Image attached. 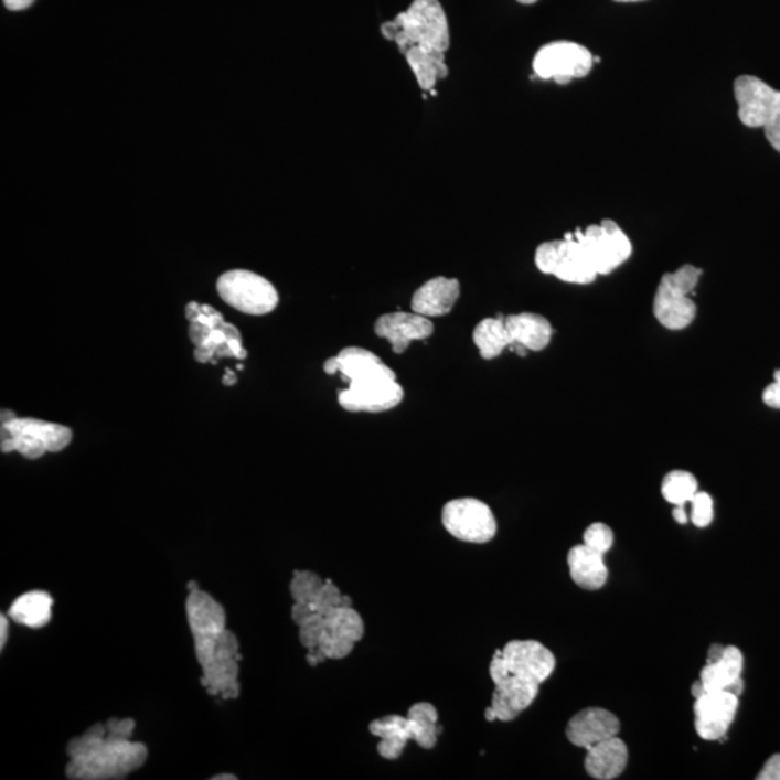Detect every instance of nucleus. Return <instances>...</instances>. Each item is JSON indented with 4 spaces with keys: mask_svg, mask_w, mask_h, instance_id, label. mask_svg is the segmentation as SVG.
<instances>
[{
    "mask_svg": "<svg viewBox=\"0 0 780 780\" xmlns=\"http://www.w3.org/2000/svg\"><path fill=\"white\" fill-rule=\"evenodd\" d=\"M186 618L194 638L195 656L203 670L201 685L210 695L236 699L241 694V644L226 628V610L203 590L191 591Z\"/></svg>",
    "mask_w": 780,
    "mask_h": 780,
    "instance_id": "nucleus-1",
    "label": "nucleus"
},
{
    "mask_svg": "<svg viewBox=\"0 0 780 780\" xmlns=\"http://www.w3.org/2000/svg\"><path fill=\"white\" fill-rule=\"evenodd\" d=\"M132 718H110L95 724L83 736L68 742L65 774L74 780L125 779L142 768L148 758L143 742L132 740Z\"/></svg>",
    "mask_w": 780,
    "mask_h": 780,
    "instance_id": "nucleus-2",
    "label": "nucleus"
},
{
    "mask_svg": "<svg viewBox=\"0 0 780 780\" xmlns=\"http://www.w3.org/2000/svg\"><path fill=\"white\" fill-rule=\"evenodd\" d=\"M381 31L404 54L414 46L440 50L444 53L450 49V28L438 0H414L394 21L383 23Z\"/></svg>",
    "mask_w": 780,
    "mask_h": 780,
    "instance_id": "nucleus-3",
    "label": "nucleus"
},
{
    "mask_svg": "<svg viewBox=\"0 0 780 780\" xmlns=\"http://www.w3.org/2000/svg\"><path fill=\"white\" fill-rule=\"evenodd\" d=\"M703 275V269L684 265L675 273L663 275L653 298V316L671 331L688 329L697 317V303L691 298Z\"/></svg>",
    "mask_w": 780,
    "mask_h": 780,
    "instance_id": "nucleus-4",
    "label": "nucleus"
},
{
    "mask_svg": "<svg viewBox=\"0 0 780 780\" xmlns=\"http://www.w3.org/2000/svg\"><path fill=\"white\" fill-rule=\"evenodd\" d=\"M535 265L542 274L567 284L588 285L599 277L586 246L573 233L560 241L542 243L536 249Z\"/></svg>",
    "mask_w": 780,
    "mask_h": 780,
    "instance_id": "nucleus-5",
    "label": "nucleus"
},
{
    "mask_svg": "<svg viewBox=\"0 0 780 780\" xmlns=\"http://www.w3.org/2000/svg\"><path fill=\"white\" fill-rule=\"evenodd\" d=\"M555 666L554 653L541 642L512 641L494 652L489 671L494 684L509 675L542 684L554 674Z\"/></svg>",
    "mask_w": 780,
    "mask_h": 780,
    "instance_id": "nucleus-6",
    "label": "nucleus"
},
{
    "mask_svg": "<svg viewBox=\"0 0 780 780\" xmlns=\"http://www.w3.org/2000/svg\"><path fill=\"white\" fill-rule=\"evenodd\" d=\"M222 300L249 316H265L278 307L279 296L274 285L250 270H228L217 280Z\"/></svg>",
    "mask_w": 780,
    "mask_h": 780,
    "instance_id": "nucleus-7",
    "label": "nucleus"
},
{
    "mask_svg": "<svg viewBox=\"0 0 780 780\" xmlns=\"http://www.w3.org/2000/svg\"><path fill=\"white\" fill-rule=\"evenodd\" d=\"M339 391V404L349 413H385L404 400V387L396 382L394 373L357 377Z\"/></svg>",
    "mask_w": 780,
    "mask_h": 780,
    "instance_id": "nucleus-8",
    "label": "nucleus"
},
{
    "mask_svg": "<svg viewBox=\"0 0 780 780\" xmlns=\"http://www.w3.org/2000/svg\"><path fill=\"white\" fill-rule=\"evenodd\" d=\"M573 235L586 246L599 277L620 268L633 254L632 242L623 228L610 218L600 224H591L584 231L577 228Z\"/></svg>",
    "mask_w": 780,
    "mask_h": 780,
    "instance_id": "nucleus-9",
    "label": "nucleus"
},
{
    "mask_svg": "<svg viewBox=\"0 0 780 780\" xmlns=\"http://www.w3.org/2000/svg\"><path fill=\"white\" fill-rule=\"evenodd\" d=\"M595 64L591 51L571 41H555L542 46L534 58V72L542 81L568 84L588 76Z\"/></svg>",
    "mask_w": 780,
    "mask_h": 780,
    "instance_id": "nucleus-10",
    "label": "nucleus"
},
{
    "mask_svg": "<svg viewBox=\"0 0 780 780\" xmlns=\"http://www.w3.org/2000/svg\"><path fill=\"white\" fill-rule=\"evenodd\" d=\"M442 525L456 539L488 544L496 536L498 522L492 509L473 498L456 499L442 509Z\"/></svg>",
    "mask_w": 780,
    "mask_h": 780,
    "instance_id": "nucleus-11",
    "label": "nucleus"
},
{
    "mask_svg": "<svg viewBox=\"0 0 780 780\" xmlns=\"http://www.w3.org/2000/svg\"><path fill=\"white\" fill-rule=\"evenodd\" d=\"M742 667L745 658L739 648L714 644L708 652L707 665L701 670L699 680L694 682L691 693L694 698L717 691H730L740 695L745 688L741 680Z\"/></svg>",
    "mask_w": 780,
    "mask_h": 780,
    "instance_id": "nucleus-12",
    "label": "nucleus"
},
{
    "mask_svg": "<svg viewBox=\"0 0 780 780\" xmlns=\"http://www.w3.org/2000/svg\"><path fill=\"white\" fill-rule=\"evenodd\" d=\"M739 118L747 128H765L780 111V92L755 76H740L735 82Z\"/></svg>",
    "mask_w": 780,
    "mask_h": 780,
    "instance_id": "nucleus-13",
    "label": "nucleus"
},
{
    "mask_svg": "<svg viewBox=\"0 0 780 780\" xmlns=\"http://www.w3.org/2000/svg\"><path fill=\"white\" fill-rule=\"evenodd\" d=\"M737 709H739V695L730 691L704 693L695 698V730L701 739L723 740L735 722Z\"/></svg>",
    "mask_w": 780,
    "mask_h": 780,
    "instance_id": "nucleus-14",
    "label": "nucleus"
},
{
    "mask_svg": "<svg viewBox=\"0 0 780 780\" xmlns=\"http://www.w3.org/2000/svg\"><path fill=\"white\" fill-rule=\"evenodd\" d=\"M620 722L613 713L605 708L588 707L581 709L567 724V739L580 749H591L599 742L619 736Z\"/></svg>",
    "mask_w": 780,
    "mask_h": 780,
    "instance_id": "nucleus-15",
    "label": "nucleus"
},
{
    "mask_svg": "<svg viewBox=\"0 0 780 780\" xmlns=\"http://www.w3.org/2000/svg\"><path fill=\"white\" fill-rule=\"evenodd\" d=\"M375 333L389 341L396 354H404L413 341L431 338L432 321L417 312H391L377 319Z\"/></svg>",
    "mask_w": 780,
    "mask_h": 780,
    "instance_id": "nucleus-16",
    "label": "nucleus"
},
{
    "mask_svg": "<svg viewBox=\"0 0 780 780\" xmlns=\"http://www.w3.org/2000/svg\"><path fill=\"white\" fill-rule=\"evenodd\" d=\"M511 335L513 352L525 356L526 352H542L553 340L554 329L544 316L534 312L504 317Z\"/></svg>",
    "mask_w": 780,
    "mask_h": 780,
    "instance_id": "nucleus-17",
    "label": "nucleus"
},
{
    "mask_svg": "<svg viewBox=\"0 0 780 780\" xmlns=\"http://www.w3.org/2000/svg\"><path fill=\"white\" fill-rule=\"evenodd\" d=\"M460 298V282L457 279L437 277L415 291L410 308L419 316L434 319L450 314Z\"/></svg>",
    "mask_w": 780,
    "mask_h": 780,
    "instance_id": "nucleus-18",
    "label": "nucleus"
},
{
    "mask_svg": "<svg viewBox=\"0 0 780 780\" xmlns=\"http://www.w3.org/2000/svg\"><path fill=\"white\" fill-rule=\"evenodd\" d=\"M324 372L331 376L340 373L345 382L363 376L394 373L387 364L382 362L380 356H376L371 350L362 348H345L341 350L338 356L330 357L324 363Z\"/></svg>",
    "mask_w": 780,
    "mask_h": 780,
    "instance_id": "nucleus-19",
    "label": "nucleus"
},
{
    "mask_svg": "<svg viewBox=\"0 0 780 780\" xmlns=\"http://www.w3.org/2000/svg\"><path fill=\"white\" fill-rule=\"evenodd\" d=\"M628 761V746L616 736L588 749L584 768L592 779L611 780L624 772Z\"/></svg>",
    "mask_w": 780,
    "mask_h": 780,
    "instance_id": "nucleus-20",
    "label": "nucleus"
},
{
    "mask_svg": "<svg viewBox=\"0 0 780 780\" xmlns=\"http://www.w3.org/2000/svg\"><path fill=\"white\" fill-rule=\"evenodd\" d=\"M567 560L569 574L578 587L595 591L606 586L609 569L605 563V555L581 544L569 549Z\"/></svg>",
    "mask_w": 780,
    "mask_h": 780,
    "instance_id": "nucleus-21",
    "label": "nucleus"
},
{
    "mask_svg": "<svg viewBox=\"0 0 780 780\" xmlns=\"http://www.w3.org/2000/svg\"><path fill=\"white\" fill-rule=\"evenodd\" d=\"M2 432L32 437L49 452L63 451L73 440V431L68 427L34 418H17L12 423L2 424Z\"/></svg>",
    "mask_w": 780,
    "mask_h": 780,
    "instance_id": "nucleus-22",
    "label": "nucleus"
},
{
    "mask_svg": "<svg viewBox=\"0 0 780 780\" xmlns=\"http://www.w3.org/2000/svg\"><path fill=\"white\" fill-rule=\"evenodd\" d=\"M373 736L380 737L377 751L383 759L396 760L404 754L406 742L414 740V728L408 717L385 716L368 726Z\"/></svg>",
    "mask_w": 780,
    "mask_h": 780,
    "instance_id": "nucleus-23",
    "label": "nucleus"
},
{
    "mask_svg": "<svg viewBox=\"0 0 780 780\" xmlns=\"http://www.w3.org/2000/svg\"><path fill=\"white\" fill-rule=\"evenodd\" d=\"M405 58L424 92H432L437 83L448 76L444 51L414 46L406 51Z\"/></svg>",
    "mask_w": 780,
    "mask_h": 780,
    "instance_id": "nucleus-24",
    "label": "nucleus"
},
{
    "mask_svg": "<svg viewBox=\"0 0 780 780\" xmlns=\"http://www.w3.org/2000/svg\"><path fill=\"white\" fill-rule=\"evenodd\" d=\"M53 597L45 591H30L12 602L8 615L17 623L31 629H41L53 619Z\"/></svg>",
    "mask_w": 780,
    "mask_h": 780,
    "instance_id": "nucleus-25",
    "label": "nucleus"
},
{
    "mask_svg": "<svg viewBox=\"0 0 780 780\" xmlns=\"http://www.w3.org/2000/svg\"><path fill=\"white\" fill-rule=\"evenodd\" d=\"M473 341L484 361H493L511 349L512 340L504 317L481 320L473 331Z\"/></svg>",
    "mask_w": 780,
    "mask_h": 780,
    "instance_id": "nucleus-26",
    "label": "nucleus"
},
{
    "mask_svg": "<svg viewBox=\"0 0 780 780\" xmlns=\"http://www.w3.org/2000/svg\"><path fill=\"white\" fill-rule=\"evenodd\" d=\"M539 686L541 684H536L534 681L509 675L494 684L493 693L501 695L513 712L521 714L530 708L532 703L538 697Z\"/></svg>",
    "mask_w": 780,
    "mask_h": 780,
    "instance_id": "nucleus-27",
    "label": "nucleus"
},
{
    "mask_svg": "<svg viewBox=\"0 0 780 780\" xmlns=\"http://www.w3.org/2000/svg\"><path fill=\"white\" fill-rule=\"evenodd\" d=\"M414 728V741L423 749L431 750L437 745L438 733L441 727H438V712L432 704L417 703L409 708L408 716Z\"/></svg>",
    "mask_w": 780,
    "mask_h": 780,
    "instance_id": "nucleus-28",
    "label": "nucleus"
},
{
    "mask_svg": "<svg viewBox=\"0 0 780 780\" xmlns=\"http://www.w3.org/2000/svg\"><path fill=\"white\" fill-rule=\"evenodd\" d=\"M324 630L334 637L357 643L364 637V621L353 606L338 607L324 615Z\"/></svg>",
    "mask_w": 780,
    "mask_h": 780,
    "instance_id": "nucleus-29",
    "label": "nucleus"
},
{
    "mask_svg": "<svg viewBox=\"0 0 780 780\" xmlns=\"http://www.w3.org/2000/svg\"><path fill=\"white\" fill-rule=\"evenodd\" d=\"M661 492L667 503L685 506L699 492L698 480L690 471H670L662 480Z\"/></svg>",
    "mask_w": 780,
    "mask_h": 780,
    "instance_id": "nucleus-30",
    "label": "nucleus"
},
{
    "mask_svg": "<svg viewBox=\"0 0 780 780\" xmlns=\"http://www.w3.org/2000/svg\"><path fill=\"white\" fill-rule=\"evenodd\" d=\"M307 605H310L316 613L324 616L330 610L338 609V607L353 606V601L349 596L343 595L333 581L325 580Z\"/></svg>",
    "mask_w": 780,
    "mask_h": 780,
    "instance_id": "nucleus-31",
    "label": "nucleus"
},
{
    "mask_svg": "<svg viewBox=\"0 0 780 780\" xmlns=\"http://www.w3.org/2000/svg\"><path fill=\"white\" fill-rule=\"evenodd\" d=\"M324 581V578L312 571H293L289 586L293 601L310 602Z\"/></svg>",
    "mask_w": 780,
    "mask_h": 780,
    "instance_id": "nucleus-32",
    "label": "nucleus"
},
{
    "mask_svg": "<svg viewBox=\"0 0 780 780\" xmlns=\"http://www.w3.org/2000/svg\"><path fill=\"white\" fill-rule=\"evenodd\" d=\"M584 545L588 548L597 551L602 555L609 553L613 548L615 534L610 526L606 523L596 522L588 526L586 532H584Z\"/></svg>",
    "mask_w": 780,
    "mask_h": 780,
    "instance_id": "nucleus-33",
    "label": "nucleus"
},
{
    "mask_svg": "<svg viewBox=\"0 0 780 780\" xmlns=\"http://www.w3.org/2000/svg\"><path fill=\"white\" fill-rule=\"evenodd\" d=\"M300 642L308 652L317 651L319 648L322 632H324V616L320 613H311L307 619H303L300 624Z\"/></svg>",
    "mask_w": 780,
    "mask_h": 780,
    "instance_id": "nucleus-34",
    "label": "nucleus"
},
{
    "mask_svg": "<svg viewBox=\"0 0 780 780\" xmlns=\"http://www.w3.org/2000/svg\"><path fill=\"white\" fill-rule=\"evenodd\" d=\"M690 504V521L694 523V526L703 530V527L712 525L714 521V501L708 493L698 492Z\"/></svg>",
    "mask_w": 780,
    "mask_h": 780,
    "instance_id": "nucleus-35",
    "label": "nucleus"
},
{
    "mask_svg": "<svg viewBox=\"0 0 780 780\" xmlns=\"http://www.w3.org/2000/svg\"><path fill=\"white\" fill-rule=\"evenodd\" d=\"M761 399L769 408L780 409V368L774 372L773 382L765 387Z\"/></svg>",
    "mask_w": 780,
    "mask_h": 780,
    "instance_id": "nucleus-36",
    "label": "nucleus"
},
{
    "mask_svg": "<svg viewBox=\"0 0 780 780\" xmlns=\"http://www.w3.org/2000/svg\"><path fill=\"white\" fill-rule=\"evenodd\" d=\"M759 780H780V754L773 755L766 765L763 769L760 770Z\"/></svg>",
    "mask_w": 780,
    "mask_h": 780,
    "instance_id": "nucleus-37",
    "label": "nucleus"
},
{
    "mask_svg": "<svg viewBox=\"0 0 780 780\" xmlns=\"http://www.w3.org/2000/svg\"><path fill=\"white\" fill-rule=\"evenodd\" d=\"M763 129L766 139H768L773 149H777L780 153V111Z\"/></svg>",
    "mask_w": 780,
    "mask_h": 780,
    "instance_id": "nucleus-38",
    "label": "nucleus"
},
{
    "mask_svg": "<svg viewBox=\"0 0 780 780\" xmlns=\"http://www.w3.org/2000/svg\"><path fill=\"white\" fill-rule=\"evenodd\" d=\"M35 0H3L4 7L9 11H23V9L30 8Z\"/></svg>",
    "mask_w": 780,
    "mask_h": 780,
    "instance_id": "nucleus-39",
    "label": "nucleus"
},
{
    "mask_svg": "<svg viewBox=\"0 0 780 780\" xmlns=\"http://www.w3.org/2000/svg\"><path fill=\"white\" fill-rule=\"evenodd\" d=\"M8 630H9V623H8L7 616L2 615V616H0V649H3L4 644H7Z\"/></svg>",
    "mask_w": 780,
    "mask_h": 780,
    "instance_id": "nucleus-40",
    "label": "nucleus"
},
{
    "mask_svg": "<svg viewBox=\"0 0 780 780\" xmlns=\"http://www.w3.org/2000/svg\"><path fill=\"white\" fill-rule=\"evenodd\" d=\"M201 306L199 302H190L189 306L185 308V317L186 320L193 321L197 319V316L200 314Z\"/></svg>",
    "mask_w": 780,
    "mask_h": 780,
    "instance_id": "nucleus-41",
    "label": "nucleus"
},
{
    "mask_svg": "<svg viewBox=\"0 0 780 780\" xmlns=\"http://www.w3.org/2000/svg\"><path fill=\"white\" fill-rule=\"evenodd\" d=\"M672 516H674V520L681 523V525H685V523L690 521L688 515H686L685 506H675L674 511H672Z\"/></svg>",
    "mask_w": 780,
    "mask_h": 780,
    "instance_id": "nucleus-42",
    "label": "nucleus"
},
{
    "mask_svg": "<svg viewBox=\"0 0 780 780\" xmlns=\"http://www.w3.org/2000/svg\"><path fill=\"white\" fill-rule=\"evenodd\" d=\"M236 383H237L236 373L231 371V368H226V376L223 377V385L224 386H233V385H236Z\"/></svg>",
    "mask_w": 780,
    "mask_h": 780,
    "instance_id": "nucleus-43",
    "label": "nucleus"
},
{
    "mask_svg": "<svg viewBox=\"0 0 780 780\" xmlns=\"http://www.w3.org/2000/svg\"><path fill=\"white\" fill-rule=\"evenodd\" d=\"M0 417H2V424L12 423L13 419L18 418L17 415L9 409H2V415H0Z\"/></svg>",
    "mask_w": 780,
    "mask_h": 780,
    "instance_id": "nucleus-44",
    "label": "nucleus"
},
{
    "mask_svg": "<svg viewBox=\"0 0 780 780\" xmlns=\"http://www.w3.org/2000/svg\"><path fill=\"white\" fill-rule=\"evenodd\" d=\"M213 780H236V777H233V774H217V777H213Z\"/></svg>",
    "mask_w": 780,
    "mask_h": 780,
    "instance_id": "nucleus-45",
    "label": "nucleus"
},
{
    "mask_svg": "<svg viewBox=\"0 0 780 780\" xmlns=\"http://www.w3.org/2000/svg\"><path fill=\"white\" fill-rule=\"evenodd\" d=\"M186 587H189V591H190V592H191V591L199 590L197 583H195V581H190V583H189V586H186Z\"/></svg>",
    "mask_w": 780,
    "mask_h": 780,
    "instance_id": "nucleus-46",
    "label": "nucleus"
},
{
    "mask_svg": "<svg viewBox=\"0 0 780 780\" xmlns=\"http://www.w3.org/2000/svg\"><path fill=\"white\" fill-rule=\"evenodd\" d=\"M615 2L619 3H637V2H643V0H615Z\"/></svg>",
    "mask_w": 780,
    "mask_h": 780,
    "instance_id": "nucleus-47",
    "label": "nucleus"
},
{
    "mask_svg": "<svg viewBox=\"0 0 780 780\" xmlns=\"http://www.w3.org/2000/svg\"><path fill=\"white\" fill-rule=\"evenodd\" d=\"M517 2H520L522 4H534V3L538 2V0H517Z\"/></svg>",
    "mask_w": 780,
    "mask_h": 780,
    "instance_id": "nucleus-48",
    "label": "nucleus"
}]
</instances>
